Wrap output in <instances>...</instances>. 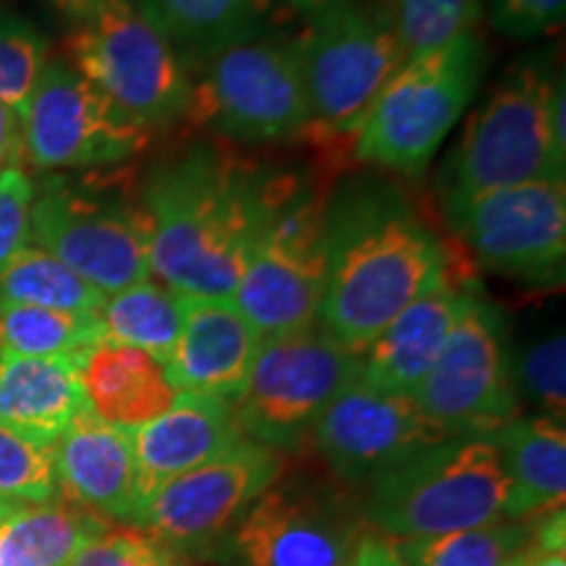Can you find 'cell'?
Masks as SVG:
<instances>
[{
    "mask_svg": "<svg viewBox=\"0 0 566 566\" xmlns=\"http://www.w3.org/2000/svg\"><path fill=\"white\" fill-rule=\"evenodd\" d=\"M365 520L388 541L506 522L509 485L491 436H454L373 478Z\"/></svg>",
    "mask_w": 566,
    "mask_h": 566,
    "instance_id": "3",
    "label": "cell"
},
{
    "mask_svg": "<svg viewBox=\"0 0 566 566\" xmlns=\"http://www.w3.org/2000/svg\"><path fill=\"white\" fill-rule=\"evenodd\" d=\"M504 566H527V551H522V554H516L509 558Z\"/></svg>",
    "mask_w": 566,
    "mask_h": 566,
    "instance_id": "44",
    "label": "cell"
},
{
    "mask_svg": "<svg viewBox=\"0 0 566 566\" xmlns=\"http://www.w3.org/2000/svg\"><path fill=\"white\" fill-rule=\"evenodd\" d=\"M281 472V451L244 438L147 495L134 527L176 554L208 558Z\"/></svg>",
    "mask_w": 566,
    "mask_h": 566,
    "instance_id": "14",
    "label": "cell"
},
{
    "mask_svg": "<svg viewBox=\"0 0 566 566\" xmlns=\"http://www.w3.org/2000/svg\"><path fill=\"white\" fill-rule=\"evenodd\" d=\"M129 436L142 501L247 438L231 401L189 391H179L166 412L129 430Z\"/></svg>",
    "mask_w": 566,
    "mask_h": 566,
    "instance_id": "20",
    "label": "cell"
},
{
    "mask_svg": "<svg viewBox=\"0 0 566 566\" xmlns=\"http://www.w3.org/2000/svg\"><path fill=\"white\" fill-rule=\"evenodd\" d=\"M283 174L212 145L153 166L139 195L153 279L184 296L231 300Z\"/></svg>",
    "mask_w": 566,
    "mask_h": 566,
    "instance_id": "2",
    "label": "cell"
},
{
    "mask_svg": "<svg viewBox=\"0 0 566 566\" xmlns=\"http://www.w3.org/2000/svg\"><path fill=\"white\" fill-rule=\"evenodd\" d=\"M24 160L38 171H87L137 158L142 129L63 59H51L19 111Z\"/></svg>",
    "mask_w": 566,
    "mask_h": 566,
    "instance_id": "15",
    "label": "cell"
},
{
    "mask_svg": "<svg viewBox=\"0 0 566 566\" xmlns=\"http://www.w3.org/2000/svg\"><path fill=\"white\" fill-rule=\"evenodd\" d=\"M512 359L504 315L475 283L412 399L451 436H493L520 412Z\"/></svg>",
    "mask_w": 566,
    "mask_h": 566,
    "instance_id": "12",
    "label": "cell"
},
{
    "mask_svg": "<svg viewBox=\"0 0 566 566\" xmlns=\"http://www.w3.org/2000/svg\"><path fill=\"white\" fill-rule=\"evenodd\" d=\"M441 208L449 229L485 271L530 283L562 281L566 260L564 179L443 195Z\"/></svg>",
    "mask_w": 566,
    "mask_h": 566,
    "instance_id": "13",
    "label": "cell"
},
{
    "mask_svg": "<svg viewBox=\"0 0 566 566\" xmlns=\"http://www.w3.org/2000/svg\"><path fill=\"white\" fill-rule=\"evenodd\" d=\"M105 294L40 247L24 250L0 268V302L97 315Z\"/></svg>",
    "mask_w": 566,
    "mask_h": 566,
    "instance_id": "28",
    "label": "cell"
},
{
    "mask_svg": "<svg viewBox=\"0 0 566 566\" xmlns=\"http://www.w3.org/2000/svg\"><path fill=\"white\" fill-rule=\"evenodd\" d=\"M310 436L325 464L346 483H370L405 459L454 438L412 396L384 391L363 378L325 407Z\"/></svg>",
    "mask_w": 566,
    "mask_h": 566,
    "instance_id": "17",
    "label": "cell"
},
{
    "mask_svg": "<svg viewBox=\"0 0 566 566\" xmlns=\"http://www.w3.org/2000/svg\"><path fill=\"white\" fill-rule=\"evenodd\" d=\"M80 380L90 412L126 430L160 417L179 396L160 359L113 342L82 354Z\"/></svg>",
    "mask_w": 566,
    "mask_h": 566,
    "instance_id": "24",
    "label": "cell"
},
{
    "mask_svg": "<svg viewBox=\"0 0 566 566\" xmlns=\"http://www.w3.org/2000/svg\"><path fill=\"white\" fill-rule=\"evenodd\" d=\"M32 239L105 296L153 275L142 205L63 176L34 189Z\"/></svg>",
    "mask_w": 566,
    "mask_h": 566,
    "instance_id": "11",
    "label": "cell"
},
{
    "mask_svg": "<svg viewBox=\"0 0 566 566\" xmlns=\"http://www.w3.org/2000/svg\"><path fill=\"white\" fill-rule=\"evenodd\" d=\"M53 467L61 499L103 522L137 525L142 499L129 430L84 409L53 443Z\"/></svg>",
    "mask_w": 566,
    "mask_h": 566,
    "instance_id": "18",
    "label": "cell"
},
{
    "mask_svg": "<svg viewBox=\"0 0 566 566\" xmlns=\"http://www.w3.org/2000/svg\"><path fill=\"white\" fill-rule=\"evenodd\" d=\"M556 71L527 61L509 71L491 97L472 113L438 179L443 195L483 192L537 179H564L566 155L548 126V97Z\"/></svg>",
    "mask_w": 566,
    "mask_h": 566,
    "instance_id": "8",
    "label": "cell"
},
{
    "mask_svg": "<svg viewBox=\"0 0 566 566\" xmlns=\"http://www.w3.org/2000/svg\"><path fill=\"white\" fill-rule=\"evenodd\" d=\"M97 317L105 342L134 346L166 365L181 331L184 294L150 275L105 296Z\"/></svg>",
    "mask_w": 566,
    "mask_h": 566,
    "instance_id": "27",
    "label": "cell"
},
{
    "mask_svg": "<svg viewBox=\"0 0 566 566\" xmlns=\"http://www.w3.org/2000/svg\"><path fill=\"white\" fill-rule=\"evenodd\" d=\"M407 566H504L533 543V522H493L433 537L391 541Z\"/></svg>",
    "mask_w": 566,
    "mask_h": 566,
    "instance_id": "30",
    "label": "cell"
},
{
    "mask_svg": "<svg viewBox=\"0 0 566 566\" xmlns=\"http://www.w3.org/2000/svg\"><path fill=\"white\" fill-rule=\"evenodd\" d=\"M24 163V142H21L19 113L0 103V176Z\"/></svg>",
    "mask_w": 566,
    "mask_h": 566,
    "instance_id": "38",
    "label": "cell"
},
{
    "mask_svg": "<svg viewBox=\"0 0 566 566\" xmlns=\"http://www.w3.org/2000/svg\"><path fill=\"white\" fill-rule=\"evenodd\" d=\"M354 566H407L396 554L394 543L380 533H363L354 548Z\"/></svg>",
    "mask_w": 566,
    "mask_h": 566,
    "instance_id": "39",
    "label": "cell"
},
{
    "mask_svg": "<svg viewBox=\"0 0 566 566\" xmlns=\"http://www.w3.org/2000/svg\"><path fill=\"white\" fill-rule=\"evenodd\" d=\"M527 566H566V551L527 548Z\"/></svg>",
    "mask_w": 566,
    "mask_h": 566,
    "instance_id": "41",
    "label": "cell"
},
{
    "mask_svg": "<svg viewBox=\"0 0 566 566\" xmlns=\"http://www.w3.org/2000/svg\"><path fill=\"white\" fill-rule=\"evenodd\" d=\"M66 53L69 66L142 129L158 132L187 118L192 76L134 0L69 24Z\"/></svg>",
    "mask_w": 566,
    "mask_h": 566,
    "instance_id": "9",
    "label": "cell"
},
{
    "mask_svg": "<svg viewBox=\"0 0 566 566\" xmlns=\"http://www.w3.org/2000/svg\"><path fill=\"white\" fill-rule=\"evenodd\" d=\"M19 506H21V504H11V501H3V499H0V522H3L6 516H9V514L17 512Z\"/></svg>",
    "mask_w": 566,
    "mask_h": 566,
    "instance_id": "43",
    "label": "cell"
},
{
    "mask_svg": "<svg viewBox=\"0 0 566 566\" xmlns=\"http://www.w3.org/2000/svg\"><path fill=\"white\" fill-rule=\"evenodd\" d=\"M0 357H3V352H0Z\"/></svg>",
    "mask_w": 566,
    "mask_h": 566,
    "instance_id": "45",
    "label": "cell"
},
{
    "mask_svg": "<svg viewBox=\"0 0 566 566\" xmlns=\"http://www.w3.org/2000/svg\"><path fill=\"white\" fill-rule=\"evenodd\" d=\"M260 342L258 331L231 300L184 296V321L166 370L176 391L237 401L250 380Z\"/></svg>",
    "mask_w": 566,
    "mask_h": 566,
    "instance_id": "19",
    "label": "cell"
},
{
    "mask_svg": "<svg viewBox=\"0 0 566 566\" xmlns=\"http://www.w3.org/2000/svg\"><path fill=\"white\" fill-rule=\"evenodd\" d=\"M325 197L302 174H283L231 296L260 338L317 323L325 289Z\"/></svg>",
    "mask_w": 566,
    "mask_h": 566,
    "instance_id": "6",
    "label": "cell"
},
{
    "mask_svg": "<svg viewBox=\"0 0 566 566\" xmlns=\"http://www.w3.org/2000/svg\"><path fill=\"white\" fill-rule=\"evenodd\" d=\"M34 189L24 168L0 176V268L32 242Z\"/></svg>",
    "mask_w": 566,
    "mask_h": 566,
    "instance_id": "36",
    "label": "cell"
},
{
    "mask_svg": "<svg viewBox=\"0 0 566 566\" xmlns=\"http://www.w3.org/2000/svg\"><path fill=\"white\" fill-rule=\"evenodd\" d=\"M472 286V275L451 265L433 289L401 310L384 334L375 338L363 354L359 378L384 391L415 396L424 375L436 365Z\"/></svg>",
    "mask_w": 566,
    "mask_h": 566,
    "instance_id": "21",
    "label": "cell"
},
{
    "mask_svg": "<svg viewBox=\"0 0 566 566\" xmlns=\"http://www.w3.org/2000/svg\"><path fill=\"white\" fill-rule=\"evenodd\" d=\"M300 40L307 137L334 145L357 137L380 90L407 59L394 21V3L331 0L307 17Z\"/></svg>",
    "mask_w": 566,
    "mask_h": 566,
    "instance_id": "4",
    "label": "cell"
},
{
    "mask_svg": "<svg viewBox=\"0 0 566 566\" xmlns=\"http://www.w3.org/2000/svg\"><path fill=\"white\" fill-rule=\"evenodd\" d=\"M187 118L237 142H286L310 124L296 34L281 30L237 42L192 74Z\"/></svg>",
    "mask_w": 566,
    "mask_h": 566,
    "instance_id": "7",
    "label": "cell"
},
{
    "mask_svg": "<svg viewBox=\"0 0 566 566\" xmlns=\"http://www.w3.org/2000/svg\"><path fill=\"white\" fill-rule=\"evenodd\" d=\"M51 3L59 9V13L69 21V24H76V21L108 9L113 3H122V0H51Z\"/></svg>",
    "mask_w": 566,
    "mask_h": 566,
    "instance_id": "40",
    "label": "cell"
},
{
    "mask_svg": "<svg viewBox=\"0 0 566 566\" xmlns=\"http://www.w3.org/2000/svg\"><path fill=\"white\" fill-rule=\"evenodd\" d=\"M59 495L53 449L0 424V499L11 504H48Z\"/></svg>",
    "mask_w": 566,
    "mask_h": 566,
    "instance_id": "33",
    "label": "cell"
},
{
    "mask_svg": "<svg viewBox=\"0 0 566 566\" xmlns=\"http://www.w3.org/2000/svg\"><path fill=\"white\" fill-rule=\"evenodd\" d=\"M66 566H192L187 556L145 535L137 527H103L76 548Z\"/></svg>",
    "mask_w": 566,
    "mask_h": 566,
    "instance_id": "35",
    "label": "cell"
},
{
    "mask_svg": "<svg viewBox=\"0 0 566 566\" xmlns=\"http://www.w3.org/2000/svg\"><path fill=\"white\" fill-rule=\"evenodd\" d=\"M451 265L441 237L399 187L346 181L325 197V289L317 325L363 357Z\"/></svg>",
    "mask_w": 566,
    "mask_h": 566,
    "instance_id": "1",
    "label": "cell"
},
{
    "mask_svg": "<svg viewBox=\"0 0 566 566\" xmlns=\"http://www.w3.org/2000/svg\"><path fill=\"white\" fill-rule=\"evenodd\" d=\"M359 535L342 495L279 478L208 558L223 566H354Z\"/></svg>",
    "mask_w": 566,
    "mask_h": 566,
    "instance_id": "16",
    "label": "cell"
},
{
    "mask_svg": "<svg viewBox=\"0 0 566 566\" xmlns=\"http://www.w3.org/2000/svg\"><path fill=\"white\" fill-rule=\"evenodd\" d=\"M283 3L289 6V9H294L296 13H302L304 19L313 17L315 11H321L325 3H331V0H283Z\"/></svg>",
    "mask_w": 566,
    "mask_h": 566,
    "instance_id": "42",
    "label": "cell"
},
{
    "mask_svg": "<svg viewBox=\"0 0 566 566\" xmlns=\"http://www.w3.org/2000/svg\"><path fill=\"white\" fill-rule=\"evenodd\" d=\"M48 61L45 34L19 13L0 9V103L17 113L24 108Z\"/></svg>",
    "mask_w": 566,
    "mask_h": 566,
    "instance_id": "32",
    "label": "cell"
},
{
    "mask_svg": "<svg viewBox=\"0 0 566 566\" xmlns=\"http://www.w3.org/2000/svg\"><path fill=\"white\" fill-rule=\"evenodd\" d=\"M491 24L506 38L533 40L562 27L566 0H480Z\"/></svg>",
    "mask_w": 566,
    "mask_h": 566,
    "instance_id": "37",
    "label": "cell"
},
{
    "mask_svg": "<svg viewBox=\"0 0 566 566\" xmlns=\"http://www.w3.org/2000/svg\"><path fill=\"white\" fill-rule=\"evenodd\" d=\"M189 74L237 42L275 32L283 0H134Z\"/></svg>",
    "mask_w": 566,
    "mask_h": 566,
    "instance_id": "22",
    "label": "cell"
},
{
    "mask_svg": "<svg viewBox=\"0 0 566 566\" xmlns=\"http://www.w3.org/2000/svg\"><path fill=\"white\" fill-rule=\"evenodd\" d=\"M483 71L478 32L407 55L359 126L354 158L380 171L420 176L478 95Z\"/></svg>",
    "mask_w": 566,
    "mask_h": 566,
    "instance_id": "5",
    "label": "cell"
},
{
    "mask_svg": "<svg viewBox=\"0 0 566 566\" xmlns=\"http://www.w3.org/2000/svg\"><path fill=\"white\" fill-rule=\"evenodd\" d=\"M359 370L363 357L344 349L317 323L263 338L244 394L233 401L239 428L250 441L281 454L296 449Z\"/></svg>",
    "mask_w": 566,
    "mask_h": 566,
    "instance_id": "10",
    "label": "cell"
},
{
    "mask_svg": "<svg viewBox=\"0 0 566 566\" xmlns=\"http://www.w3.org/2000/svg\"><path fill=\"white\" fill-rule=\"evenodd\" d=\"M105 342L97 315L0 302V352L17 357H82Z\"/></svg>",
    "mask_w": 566,
    "mask_h": 566,
    "instance_id": "29",
    "label": "cell"
},
{
    "mask_svg": "<svg viewBox=\"0 0 566 566\" xmlns=\"http://www.w3.org/2000/svg\"><path fill=\"white\" fill-rule=\"evenodd\" d=\"M394 21L407 55L433 51L475 32L480 0H391Z\"/></svg>",
    "mask_w": 566,
    "mask_h": 566,
    "instance_id": "31",
    "label": "cell"
},
{
    "mask_svg": "<svg viewBox=\"0 0 566 566\" xmlns=\"http://www.w3.org/2000/svg\"><path fill=\"white\" fill-rule=\"evenodd\" d=\"M504 467L506 520L525 522L564 506L566 430L551 417H516L491 436Z\"/></svg>",
    "mask_w": 566,
    "mask_h": 566,
    "instance_id": "25",
    "label": "cell"
},
{
    "mask_svg": "<svg viewBox=\"0 0 566 566\" xmlns=\"http://www.w3.org/2000/svg\"><path fill=\"white\" fill-rule=\"evenodd\" d=\"M516 394L535 401L543 417L564 422L566 412V338L564 331L537 338L512 359Z\"/></svg>",
    "mask_w": 566,
    "mask_h": 566,
    "instance_id": "34",
    "label": "cell"
},
{
    "mask_svg": "<svg viewBox=\"0 0 566 566\" xmlns=\"http://www.w3.org/2000/svg\"><path fill=\"white\" fill-rule=\"evenodd\" d=\"M103 527L108 522L61 495L48 504L19 506L0 522V566H66Z\"/></svg>",
    "mask_w": 566,
    "mask_h": 566,
    "instance_id": "26",
    "label": "cell"
},
{
    "mask_svg": "<svg viewBox=\"0 0 566 566\" xmlns=\"http://www.w3.org/2000/svg\"><path fill=\"white\" fill-rule=\"evenodd\" d=\"M84 409L80 357H0V424L13 433L53 449Z\"/></svg>",
    "mask_w": 566,
    "mask_h": 566,
    "instance_id": "23",
    "label": "cell"
}]
</instances>
